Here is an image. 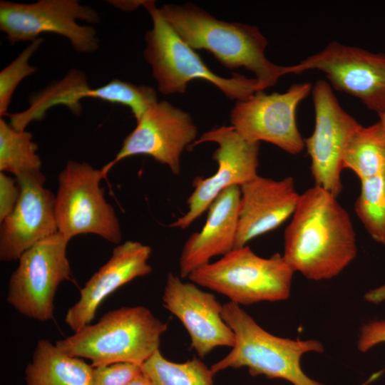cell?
I'll use <instances>...</instances> for the list:
<instances>
[{"mask_svg": "<svg viewBox=\"0 0 385 385\" xmlns=\"http://www.w3.org/2000/svg\"><path fill=\"white\" fill-rule=\"evenodd\" d=\"M342 166L360 181L385 174V128L380 120L355 131L346 146Z\"/></svg>", "mask_w": 385, "mask_h": 385, "instance_id": "cell-22", "label": "cell"}, {"mask_svg": "<svg viewBox=\"0 0 385 385\" xmlns=\"http://www.w3.org/2000/svg\"><path fill=\"white\" fill-rule=\"evenodd\" d=\"M364 299L372 304H380L385 301V284L369 290L364 294Z\"/></svg>", "mask_w": 385, "mask_h": 385, "instance_id": "cell-30", "label": "cell"}, {"mask_svg": "<svg viewBox=\"0 0 385 385\" xmlns=\"http://www.w3.org/2000/svg\"><path fill=\"white\" fill-rule=\"evenodd\" d=\"M20 195L13 211L1 222L0 260L11 262L38 242L57 232L56 196L44 187L41 171L16 177Z\"/></svg>", "mask_w": 385, "mask_h": 385, "instance_id": "cell-16", "label": "cell"}, {"mask_svg": "<svg viewBox=\"0 0 385 385\" xmlns=\"http://www.w3.org/2000/svg\"><path fill=\"white\" fill-rule=\"evenodd\" d=\"M205 142L218 145L212 155L217 169L208 178L194 180V190L187 200L188 210L170 227L188 228L223 190L231 186L240 187L258 175L260 143L246 140L232 126L222 125L202 133L190 148Z\"/></svg>", "mask_w": 385, "mask_h": 385, "instance_id": "cell-11", "label": "cell"}, {"mask_svg": "<svg viewBox=\"0 0 385 385\" xmlns=\"http://www.w3.org/2000/svg\"><path fill=\"white\" fill-rule=\"evenodd\" d=\"M222 316L233 331L235 342L226 356L211 366L214 374L229 368L247 367L253 376L281 379L293 385H323L309 377L300 362L307 353L324 351L320 342L273 335L262 328L240 305L230 301L222 304Z\"/></svg>", "mask_w": 385, "mask_h": 385, "instance_id": "cell-4", "label": "cell"}, {"mask_svg": "<svg viewBox=\"0 0 385 385\" xmlns=\"http://www.w3.org/2000/svg\"><path fill=\"white\" fill-rule=\"evenodd\" d=\"M19 195L16 179L0 172V222L13 211Z\"/></svg>", "mask_w": 385, "mask_h": 385, "instance_id": "cell-28", "label": "cell"}, {"mask_svg": "<svg viewBox=\"0 0 385 385\" xmlns=\"http://www.w3.org/2000/svg\"><path fill=\"white\" fill-rule=\"evenodd\" d=\"M355 211L371 237L385 246V174L361 181Z\"/></svg>", "mask_w": 385, "mask_h": 385, "instance_id": "cell-25", "label": "cell"}, {"mask_svg": "<svg viewBox=\"0 0 385 385\" xmlns=\"http://www.w3.org/2000/svg\"><path fill=\"white\" fill-rule=\"evenodd\" d=\"M385 344V319L371 320L362 325L357 342V348L366 352L379 344Z\"/></svg>", "mask_w": 385, "mask_h": 385, "instance_id": "cell-29", "label": "cell"}, {"mask_svg": "<svg viewBox=\"0 0 385 385\" xmlns=\"http://www.w3.org/2000/svg\"><path fill=\"white\" fill-rule=\"evenodd\" d=\"M77 20L95 24L100 22V16L94 9L77 0L0 1V29L11 45L31 42L41 34L51 33L66 38L79 53L95 52L99 48L96 30L78 24Z\"/></svg>", "mask_w": 385, "mask_h": 385, "instance_id": "cell-8", "label": "cell"}, {"mask_svg": "<svg viewBox=\"0 0 385 385\" xmlns=\"http://www.w3.org/2000/svg\"><path fill=\"white\" fill-rule=\"evenodd\" d=\"M311 89L309 83H294L282 93L259 91L237 101L230 113L231 126L249 141L267 142L297 155L305 147L297 125V108Z\"/></svg>", "mask_w": 385, "mask_h": 385, "instance_id": "cell-12", "label": "cell"}, {"mask_svg": "<svg viewBox=\"0 0 385 385\" xmlns=\"http://www.w3.org/2000/svg\"><path fill=\"white\" fill-rule=\"evenodd\" d=\"M39 37L31 41L9 65L0 72V118L6 116L12 96L20 82L36 72L37 68L29 64V59L42 44Z\"/></svg>", "mask_w": 385, "mask_h": 385, "instance_id": "cell-26", "label": "cell"}, {"mask_svg": "<svg viewBox=\"0 0 385 385\" xmlns=\"http://www.w3.org/2000/svg\"><path fill=\"white\" fill-rule=\"evenodd\" d=\"M86 98H98L126 106L136 121L158 102L156 91L152 87L114 78L101 87L93 88L90 87L85 73L74 68L62 79L55 81L45 88L31 94L26 110L8 113L6 116L14 128L25 130L32 121L43 120L46 112L54 106H64L73 114L80 115L83 110L80 101Z\"/></svg>", "mask_w": 385, "mask_h": 385, "instance_id": "cell-10", "label": "cell"}, {"mask_svg": "<svg viewBox=\"0 0 385 385\" xmlns=\"http://www.w3.org/2000/svg\"><path fill=\"white\" fill-rule=\"evenodd\" d=\"M140 373L141 366L132 363L94 367L93 385H128Z\"/></svg>", "mask_w": 385, "mask_h": 385, "instance_id": "cell-27", "label": "cell"}, {"mask_svg": "<svg viewBox=\"0 0 385 385\" xmlns=\"http://www.w3.org/2000/svg\"><path fill=\"white\" fill-rule=\"evenodd\" d=\"M324 72L332 86L359 98L378 115L385 113V55L329 43L319 52L292 66V73Z\"/></svg>", "mask_w": 385, "mask_h": 385, "instance_id": "cell-13", "label": "cell"}, {"mask_svg": "<svg viewBox=\"0 0 385 385\" xmlns=\"http://www.w3.org/2000/svg\"><path fill=\"white\" fill-rule=\"evenodd\" d=\"M142 6L153 22V28L145 33L143 56L160 93H184L188 83L194 79L209 81L227 97L236 101L245 100L267 88L257 78L238 73H233L231 78L217 75L163 17L154 1H142Z\"/></svg>", "mask_w": 385, "mask_h": 385, "instance_id": "cell-5", "label": "cell"}, {"mask_svg": "<svg viewBox=\"0 0 385 385\" xmlns=\"http://www.w3.org/2000/svg\"><path fill=\"white\" fill-rule=\"evenodd\" d=\"M315 125L304 139L315 185L336 197L342 190L341 173L348 141L361 125L340 106L330 84L317 81L312 88Z\"/></svg>", "mask_w": 385, "mask_h": 385, "instance_id": "cell-14", "label": "cell"}, {"mask_svg": "<svg viewBox=\"0 0 385 385\" xmlns=\"http://www.w3.org/2000/svg\"><path fill=\"white\" fill-rule=\"evenodd\" d=\"M356 254L354 226L337 197L316 185L300 195L284 235L282 256L292 270L311 280L330 279Z\"/></svg>", "mask_w": 385, "mask_h": 385, "instance_id": "cell-1", "label": "cell"}, {"mask_svg": "<svg viewBox=\"0 0 385 385\" xmlns=\"http://www.w3.org/2000/svg\"><path fill=\"white\" fill-rule=\"evenodd\" d=\"M379 120L382 123L385 128V113L379 114Z\"/></svg>", "mask_w": 385, "mask_h": 385, "instance_id": "cell-33", "label": "cell"}, {"mask_svg": "<svg viewBox=\"0 0 385 385\" xmlns=\"http://www.w3.org/2000/svg\"><path fill=\"white\" fill-rule=\"evenodd\" d=\"M38 145L27 130L14 128L0 118V171L17 177L41 171V161L37 154Z\"/></svg>", "mask_w": 385, "mask_h": 385, "instance_id": "cell-24", "label": "cell"}, {"mask_svg": "<svg viewBox=\"0 0 385 385\" xmlns=\"http://www.w3.org/2000/svg\"><path fill=\"white\" fill-rule=\"evenodd\" d=\"M159 11L192 48L208 51L227 68H245L267 88L292 73V66L267 58V40L255 26L219 20L192 4H165Z\"/></svg>", "mask_w": 385, "mask_h": 385, "instance_id": "cell-2", "label": "cell"}, {"mask_svg": "<svg viewBox=\"0 0 385 385\" xmlns=\"http://www.w3.org/2000/svg\"><path fill=\"white\" fill-rule=\"evenodd\" d=\"M241 190L231 186L223 190L209 207L201 230L192 233L185 242L179 259L180 277L223 256L235 249Z\"/></svg>", "mask_w": 385, "mask_h": 385, "instance_id": "cell-20", "label": "cell"}, {"mask_svg": "<svg viewBox=\"0 0 385 385\" xmlns=\"http://www.w3.org/2000/svg\"><path fill=\"white\" fill-rule=\"evenodd\" d=\"M150 247L128 240L115 247L110 259L86 283L80 298L68 309L67 325L78 332L89 324L102 302L111 293L131 280L152 272L148 263Z\"/></svg>", "mask_w": 385, "mask_h": 385, "instance_id": "cell-18", "label": "cell"}, {"mask_svg": "<svg viewBox=\"0 0 385 385\" xmlns=\"http://www.w3.org/2000/svg\"><path fill=\"white\" fill-rule=\"evenodd\" d=\"M111 4L122 9H135L140 5H142V1H110Z\"/></svg>", "mask_w": 385, "mask_h": 385, "instance_id": "cell-31", "label": "cell"}, {"mask_svg": "<svg viewBox=\"0 0 385 385\" xmlns=\"http://www.w3.org/2000/svg\"><path fill=\"white\" fill-rule=\"evenodd\" d=\"M106 177L101 168L71 160L59 173L55 213L58 231L68 241L78 235L95 234L111 243L120 242L118 219L100 185Z\"/></svg>", "mask_w": 385, "mask_h": 385, "instance_id": "cell-7", "label": "cell"}, {"mask_svg": "<svg viewBox=\"0 0 385 385\" xmlns=\"http://www.w3.org/2000/svg\"><path fill=\"white\" fill-rule=\"evenodd\" d=\"M68 242L57 232L21 255L10 277L7 294L8 303L19 313L39 321L53 319L57 288L61 282L71 279L66 255Z\"/></svg>", "mask_w": 385, "mask_h": 385, "instance_id": "cell-9", "label": "cell"}, {"mask_svg": "<svg viewBox=\"0 0 385 385\" xmlns=\"http://www.w3.org/2000/svg\"><path fill=\"white\" fill-rule=\"evenodd\" d=\"M294 272L280 254L265 258L245 245L197 268L188 279L227 297L232 302L249 305L287 299Z\"/></svg>", "mask_w": 385, "mask_h": 385, "instance_id": "cell-6", "label": "cell"}, {"mask_svg": "<svg viewBox=\"0 0 385 385\" xmlns=\"http://www.w3.org/2000/svg\"><path fill=\"white\" fill-rule=\"evenodd\" d=\"M141 372L151 385H213L215 376L199 359L176 363L166 359L160 350L141 365Z\"/></svg>", "mask_w": 385, "mask_h": 385, "instance_id": "cell-23", "label": "cell"}, {"mask_svg": "<svg viewBox=\"0 0 385 385\" xmlns=\"http://www.w3.org/2000/svg\"><path fill=\"white\" fill-rule=\"evenodd\" d=\"M164 307L185 327L190 347L204 357L218 346L232 348L235 337L222 316V305L215 296L193 282H183L169 272L162 297Z\"/></svg>", "mask_w": 385, "mask_h": 385, "instance_id": "cell-17", "label": "cell"}, {"mask_svg": "<svg viewBox=\"0 0 385 385\" xmlns=\"http://www.w3.org/2000/svg\"><path fill=\"white\" fill-rule=\"evenodd\" d=\"M240 190L235 248L280 226L292 216L300 197L292 177L274 180L258 175Z\"/></svg>", "mask_w": 385, "mask_h": 385, "instance_id": "cell-19", "label": "cell"}, {"mask_svg": "<svg viewBox=\"0 0 385 385\" xmlns=\"http://www.w3.org/2000/svg\"><path fill=\"white\" fill-rule=\"evenodd\" d=\"M128 385H151L142 372L134 378Z\"/></svg>", "mask_w": 385, "mask_h": 385, "instance_id": "cell-32", "label": "cell"}, {"mask_svg": "<svg viewBox=\"0 0 385 385\" xmlns=\"http://www.w3.org/2000/svg\"><path fill=\"white\" fill-rule=\"evenodd\" d=\"M93 369L81 358L41 339L25 371L26 385H93Z\"/></svg>", "mask_w": 385, "mask_h": 385, "instance_id": "cell-21", "label": "cell"}, {"mask_svg": "<svg viewBox=\"0 0 385 385\" xmlns=\"http://www.w3.org/2000/svg\"><path fill=\"white\" fill-rule=\"evenodd\" d=\"M136 122L114 159L101 168L105 174L126 158L146 155L167 165L173 174L180 175L181 155L197 135L189 113L162 101L153 104Z\"/></svg>", "mask_w": 385, "mask_h": 385, "instance_id": "cell-15", "label": "cell"}, {"mask_svg": "<svg viewBox=\"0 0 385 385\" xmlns=\"http://www.w3.org/2000/svg\"><path fill=\"white\" fill-rule=\"evenodd\" d=\"M168 324L145 307H123L106 313L56 345L68 355L86 358L93 367L115 363L142 365L159 350Z\"/></svg>", "mask_w": 385, "mask_h": 385, "instance_id": "cell-3", "label": "cell"}]
</instances>
